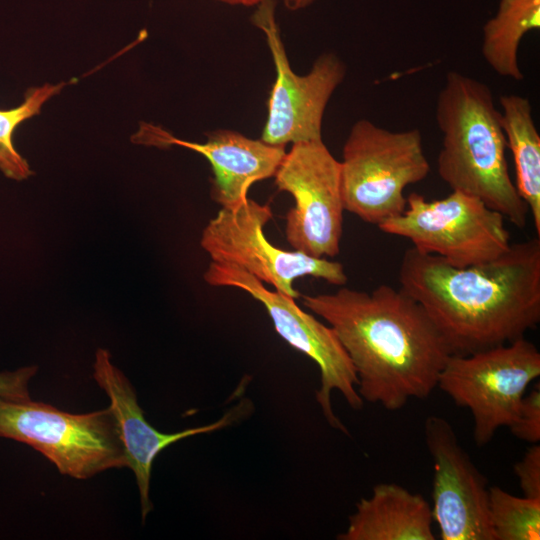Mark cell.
I'll list each match as a JSON object with an SVG mask.
<instances>
[{"mask_svg": "<svg viewBox=\"0 0 540 540\" xmlns=\"http://www.w3.org/2000/svg\"><path fill=\"white\" fill-rule=\"evenodd\" d=\"M398 281L424 308L452 355L507 344L540 322V237L466 267L410 247Z\"/></svg>", "mask_w": 540, "mask_h": 540, "instance_id": "obj_1", "label": "cell"}, {"mask_svg": "<svg viewBox=\"0 0 540 540\" xmlns=\"http://www.w3.org/2000/svg\"><path fill=\"white\" fill-rule=\"evenodd\" d=\"M302 300L335 331L363 400L397 411L437 387L451 351L424 308L401 288L382 284L368 293L341 286Z\"/></svg>", "mask_w": 540, "mask_h": 540, "instance_id": "obj_2", "label": "cell"}, {"mask_svg": "<svg viewBox=\"0 0 540 540\" xmlns=\"http://www.w3.org/2000/svg\"><path fill=\"white\" fill-rule=\"evenodd\" d=\"M436 121L442 133L439 177L452 191L478 198L524 228L529 209L509 174L500 110L490 87L449 71L437 97Z\"/></svg>", "mask_w": 540, "mask_h": 540, "instance_id": "obj_3", "label": "cell"}, {"mask_svg": "<svg viewBox=\"0 0 540 540\" xmlns=\"http://www.w3.org/2000/svg\"><path fill=\"white\" fill-rule=\"evenodd\" d=\"M340 168L344 210L379 226L404 212L405 188L424 180L430 164L418 129L391 131L360 119L346 138Z\"/></svg>", "mask_w": 540, "mask_h": 540, "instance_id": "obj_4", "label": "cell"}, {"mask_svg": "<svg viewBox=\"0 0 540 540\" xmlns=\"http://www.w3.org/2000/svg\"><path fill=\"white\" fill-rule=\"evenodd\" d=\"M0 437L31 446L61 474L76 479L126 466L124 447L109 408L72 414L30 398L0 397Z\"/></svg>", "mask_w": 540, "mask_h": 540, "instance_id": "obj_5", "label": "cell"}, {"mask_svg": "<svg viewBox=\"0 0 540 540\" xmlns=\"http://www.w3.org/2000/svg\"><path fill=\"white\" fill-rule=\"evenodd\" d=\"M539 376L540 353L522 337L469 355H451L437 387L470 411L474 441L481 447L499 428L516 422L525 391Z\"/></svg>", "mask_w": 540, "mask_h": 540, "instance_id": "obj_6", "label": "cell"}, {"mask_svg": "<svg viewBox=\"0 0 540 540\" xmlns=\"http://www.w3.org/2000/svg\"><path fill=\"white\" fill-rule=\"evenodd\" d=\"M378 228L406 238L416 250L436 255L456 267L492 261L511 245L504 216L460 191L433 201L411 193L404 212Z\"/></svg>", "mask_w": 540, "mask_h": 540, "instance_id": "obj_7", "label": "cell"}, {"mask_svg": "<svg viewBox=\"0 0 540 540\" xmlns=\"http://www.w3.org/2000/svg\"><path fill=\"white\" fill-rule=\"evenodd\" d=\"M203 278L211 286L241 289L264 305L276 332L318 365L320 388L316 391V401L328 424L348 434L333 412L331 392L338 390L354 410L362 409L364 400L355 388L358 378L352 362L332 327L302 310L294 298L269 290L262 281L239 266L211 261Z\"/></svg>", "mask_w": 540, "mask_h": 540, "instance_id": "obj_8", "label": "cell"}, {"mask_svg": "<svg viewBox=\"0 0 540 540\" xmlns=\"http://www.w3.org/2000/svg\"><path fill=\"white\" fill-rule=\"evenodd\" d=\"M271 218L268 204L249 198L237 208H221L203 229L200 245L212 261L239 266L294 299L301 297L293 286L300 277L311 276L336 286L347 283L341 263L272 245L264 234Z\"/></svg>", "mask_w": 540, "mask_h": 540, "instance_id": "obj_9", "label": "cell"}, {"mask_svg": "<svg viewBox=\"0 0 540 540\" xmlns=\"http://www.w3.org/2000/svg\"><path fill=\"white\" fill-rule=\"evenodd\" d=\"M275 8V0H264L251 16L253 25L265 35L276 71L261 140L275 146L321 140L324 112L346 76L345 63L337 54L325 52L307 74H296L281 39Z\"/></svg>", "mask_w": 540, "mask_h": 540, "instance_id": "obj_10", "label": "cell"}, {"mask_svg": "<svg viewBox=\"0 0 540 540\" xmlns=\"http://www.w3.org/2000/svg\"><path fill=\"white\" fill-rule=\"evenodd\" d=\"M273 177L277 189L294 200L285 217L288 243L308 256H337L345 211L341 168L323 140L292 144Z\"/></svg>", "mask_w": 540, "mask_h": 540, "instance_id": "obj_11", "label": "cell"}, {"mask_svg": "<svg viewBox=\"0 0 540 540\" xmlns=\"http://www.w3.org/2000/svg\"><path fill=\"white\" fill-rule=\"evenodd\" d=\"M424 437L433 460V520L442 540H494L487 480L463 449L451 424L431 415Z\"/></svg>", "mask_w": 540, "mask_h": 540, "instance_id": "obj_12", "label": "cell"}, {"mask_svg": "<svg viewBox=\"0 0 540 540\" xmlns=\"http://www.w3.org/2000/svg\"><path fill=\"white\" fill-rule=\"evenodd\" d=\"M93 367V378L110 399L108 408L115 419L124 447L126 467H129L136 477L143 521L153 507L149 498V488L152 465L157 455L179 440L211 433L232 425L251 410V403L244 399L214 423L175 433H163L145 420L134 388L125 375L113 365L107 350H97Z\"/></svg>", "mask_w": 540, "mask_h": 540, "instance_id": "obj_13", "label": "cell"}, {"mask_svg": "<svg viewBox=\"0 0 540 540\" xmlns=\"http://www.w3.org/2000/svg\"><path fill=\"white\" fill-rule=\"evenodd\" d=\"M206 138L203 143L189 142L142 123L132 141L161 148L177 145L203 155L213 172L211 198L225 209L237 208L248 199L252 184L273 177L286 153L285 146L270 145L232 130H215Z\"/></svg>", "mask_w": 540, "mask_h": 540, "instance_id": "obj_14", "label": "cell"}, {"mask_svg": "<svg viewBox=\"0 0 540 540\" xmlns=\"http://www.w3.org/2000/svg\"><path fill=\"white\" fill-rule=\"evenodd\" d=\"M432 508L418 493L395 483L373 487L356 504L339 540H434Z\"/></svg>", "mask_w": 540, "mask_h": 540, "instance_id": "obj_15", "label": "cell"}, {"mask_svg": "<svg viewBox=\"0 0 540 540\" xmlns=\"http://www.w3.org/2000/svg\"><path fill=\"white\" fill-rule=\"evenodd\" d=\"M501 125L507 148L512 152L516 189L532 216L540 237V135L527 97L505 94L499 98Z\"/></svg>", "mask_w": 540, "mask_h": 540, "instance_id": "obj_16", "label": "cell"}, {"mask_svg": "<svg viewBox=\"0 0 540 540\" xmlns=\"http://www.w3.org/2000/svg\"><path fill=\"white\" fill-rule=\"evenodd\" d=\"M540 28V0H499L482 29L481 53L499 76L520 81L519 47L523 37Z\"/></svg>", "mask_w": 540, "mask_h": 540, "instance_id": "obj_17", "label": "cell"}, {"mask_svg": "<svg viewBox=\"0 0 540 540\" xmlns=\"http://www.w3.org/2000/svg\"><path fill=\"white\" fill-rule=\"evenodd\" d=\"M65 85L61 82L32 87L25 92L19 106L0 110V170L6 177L21 181L33 174L28 162L14 146V132L22 122L38 115L44 103L59 94Z\"/></svg>", "mask_w": 540, "mask_h": 540, "instance_id": "obj_18", "label": "cell"}, {"mask_svg": "<svg viewBox=\"0 0 540 540\" xmlns=\"http://www.w3.org/2000/svg\"><path fill=\"white\" fill-rule=\"evenodd\" d=\"M489 515L494 540L540 539V498L518 497L492 486Z\"/></svg>", "mask_w": 540, "mask_h": 540, "instance_id": "obj_19", "label": "cell"}, {"mask_svg": "<svg viewBox=\"0 0 540 540\" xmlns=\"http://www.w3.org/2000/svg\"><path fill=\"white\" fill-rule=\"evenodd\" d=\"M520 440L530 444L540 441V388L539 383L523 397L516 422L509 428Z\"/></svg>", "mask_w": 540, "mask_h": 540, "instance_id": "obj_20", "label": "cell"}, {"mask_svg": "<svg viewBox=\"0 0 540 540\" xmlns=\"http://www.w3.org/2000/svg\"><path fill=\"white\" fill-rule=\"evenodd\" d=\"M514 473L525 497L540 498V445L532 444L514 465Z\"/></svg>", "mask_w": 540, "mask_h": 540, "instance_id": "obj_21", "label": "cell"}, {"mask_svg": "<svg viewBox=\"0 0 540 540\" xmlns=\"http://www.w3.org/2000/svg\"><path fill=\"white\" fill-rule=\"evenodd\" d=\"M36 372L35 366L0 372V397L10 400L29 399L28 385Z\"/></svg>", "mask_w": 540, "mask_h": 540, "instance_id": "obj_22", "label": "cell"}, {"mask_svg": "<svg viewBox=\"0 0 540 540\" xmlns=\"http://www.w3.org/2000/svg\"><path fill=\"white\" fill-rule=\"evenodd\" d=\"M316 0H283L289 11H298L312 5Z\"/></svg>", "mask_w": 540, "mask_h": 540, "instance_id": "obj_23", "label": "cell"}, {"mask_svg": "<svg viewBox=\"0 0 540 540\" xmlns=\"http://www.w3.org/2000/svg\"><path fill=\"white\" fill-rule=\"evenodd\" d=\"M217 1L228 4V5L251 7V6H257L264 0H217Z\"/></svg>", "mask_w": 540, "mask_h": 540, "instance_id": "obj_24", "label": "cell"}]
</instances>
